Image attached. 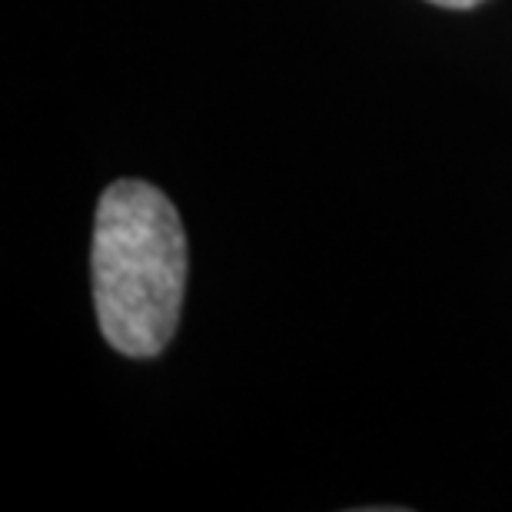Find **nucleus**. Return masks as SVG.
Returning <instances> with one entry per match:
<instances>
[{
    "label": "nucleus",
    "mask_w": 512,
    "mask_h": 512,
    "mask_svg": "<svg viewBox=\"0 0 512 512\" xmlns=\"http://www.w3.org/2000/svg\"><path fill=\"white\" fill-rule=\"evenodd\" d=\"M90 273L104 340L130 360L163 353L187 290V233L177 207L143 180L110 183L97 203Z\"/></svg>",
    "instance_id": "f257e3e1"
},
{
    "label": "nucleus",
    "mask_w": 512,
    "mask_h": 512,
    "mask_svg": "<svg viewBox=\"0 0 512 512\" xmlns=\"http://www.w3.org/2000/svg\"><path fill=\"white\" fill-rule=\"evenodd\" d=\"M429 4H439V7H449V10H469V7L483 4V0H429Z\"/></svg>",
    "instance_id": "f03ea898"
}]
</instances>
